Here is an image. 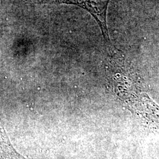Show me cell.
Wrapping results in <instances>:
<instances>
[{
    "label": "cell",
    "mask_w": 159,
    "mask_h": 159,
    "mask_svg": "<svg viewBox=\"0 0 159 159\" xmlns=\"http://www.w3.org/2000/svg\"><path fill=\"white\" fill-rule=\"evenodd\" d=\"M0 159H27L13 147L6 130L0 125Z\"/></svg>",
    "instance_id": "obj_2"
},
{
    "label": "cell",
    "mask_w": 159,
    "mask_h": 159,
    "mask_svg": "<svg viewBox=\"0 0 159 159\" xmlns=\"http://www.w3.org/2000/svg\"><path fill=\"white\" fill-rule=\"evenodd\" d=\"M42 4H68L79 7L90 13L101 30L106 42L111 45L107 25V11L110 0H38Z\"/></svg>",
    "instance_id": "obj_1"
}]
</instances>
